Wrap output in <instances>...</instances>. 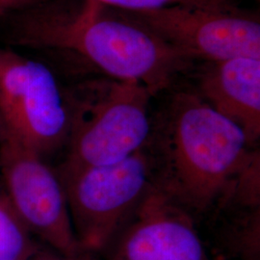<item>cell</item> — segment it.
Listing matches in <instances>:
<instances>
[{
  "instance_id": "obj_1",
  "label": "cell",
  "mask_w": 260,
  "mask_h": 260,
  "mask_svg": "<svg viewBox=\"0 0 260 260\" xmlns=\"http://www.w3.org/2000/svg\"><path fill=\"white\" fill-rule=\"evenodd\" d=\"M15 40L75 52L113 80L135 81L154 95L193 60L139 22L93 0L79 8L47 0L14 13Z\"/></svg>"
},
{
  "instance_id": "obj_2",
  "label": "cell",
  "mask_w": 260,
  "mask_h": 260,
  "mask_svg": "<svg viewBox=\"0 0 260 260\" xmlns=\"http://www.w3.org/2000/svg\"><path fill=\"white\" fill-rule=\"evenodd\" d=\"M148 145L154 187L183 208L204 210L230 194L255 157L244 131L199 93L181 92Z\"/></svg>"
},
{
  "instance_id": "obj_3",
  "label": "cell",
  "mask_w": 260,
  "mask_h": 260,
  "mask_svg": "<svg viewBox=\"0 0 260 260\" xmlns=\"http://www.w3.org/2000/svg\"><path fill=\"white\" fill-rule=\"evenodd\" d=\"M69 93L72 121L65 164H112L147 147L153 95L147 87L110 79L80 85Z\"/></svg>"
},
{
  "instance_id": "obj_4",
  "label": "cell",
  "mask_w": 260,
  "mask_h": 260,
  "mask_svg": "<svg viewBox=\"0 0 260 260\" xmlns=\"http://www.w3.org/2000/svg\"><path fill=\"white\" fill-rule=\"evenodd\" d=\"M146 148L112 164L63 163L56 171L85 253L104 250L153 188L152 161Z\"/></svg>"
},
{
  "instance_id": "obj_5",
  "label": "cell",
  "mask_w": 260,
  "mask_h": 260,
  "mask_svg": "<svg viewBox=\"0 0 260 260\" xmlns=\"http://www.w3.org/2000/svg\"><path fill=\"white\" fill-rule=\"evenodd\" d=\"M0 118L14 136L45 158L67 145L70 93L47 66L0 47Z\"/></svg>"
},
{
  "instance_id": "obj_6",
  "label": "cell",
  "mask_w": 260,
  "mask_h": 260,
  "mask_svg": "<svg viewBox=\"0 0 260 260\" xmlns=\"http://www.w3.org/2000/svg\"><path fill=\"white\" fill-rule=\"evenodd\" d=\"M0 176L10 204L31 234L56 252L81 260L85 252L58 173L6 127L0 139Z\"/></svg>"
},
{
  "instance_id": "obj_7",
  "label": "cell",
  "mask_w": 260,
  "mask_h": 260,
  "mask_svg": "<svg viewBox=\"0 0 260 260\" xmlns=\"http://www.w3.org/2000/svg\"><path fill=\"white\" fill-rule=\"evenodd\" d=\"M118 11L192 59L211 63L238 57L260 58L259 20L234 8L171 6Z\"/></svg>"
},
{
  "instance_id": "obj_8",
  "label": "cell",
  "mask_w": 260,
  "mask_h": 260,
  "mask_svg": "<svg viewBox=\"0 0 260 260\" xmlns=\"http://www.w3.org/2000/svg\"><path fill=\"white\" fill-rule=\"evenodd\" d=\"M132 217L110 260H210L185 208L156 187Z\"/></svg>"
},
{
  "instance_id": "obj_9",
  "label": "cell",
  "mask_w": 260,
  "mask_h": 260,
  "mask_svg": "<svg viewBox=\"0 0 260 260\" xmlns=\"http://www.w3.org/2000/svg\"><path fill=\"white\" fill-rule=\"evenodd\" d=\"M200 95L241 128L249 145L260 136V58L211 62L200 79Z\"/></svg>"
},
{
  "instance_id": "obj_10",
  "label": "cell",
  "mask_w": 260,
  "mask_h": 260,
  "mask_svg": "<svg viewBox=\"0 0 260 260\" xmlns=\"http://www.w3.org/2000/svg\"><path fill=\"white\" fill-rule=\"evenodd\" d=\"M40 249L0 185V260H28Z\"/></svg>"
},
{
  "instance_id": "obj_11",
  "label": "cell",
  "mask_w": 260,
  "mask_h": 260,
  "mask_svg": "<svg viewBox=\"0 0 260 260\" xmlns=\"http://www.w3.org/2000/svg\"><path fill=\"white\" fill-rule=\"evenodd\" d=\"M112 9L121 11H144L171 6L233 8L230 0H93Z\"/></svg>"
},
{
  "instance_id": "obj_12",
  "label": "cell",
  "mask_w": 260,
  "mask_h": 260,
  "mask_svg": "<svg viewBox=\"0 0 260 260\" xmlns=\"http://www.w3.org/2000/svg\"><path fill=\"white\" fill-rule=\"evenodd\" d=\"M47 0H0V16L12 15Z\"/></svg>"
},
{
  "instance_id": "obj_13",
  "label": "cell",
  "mask_w": 260,
  "mask_h": 260,
  "mask_svg": "<svg viewBox=\"0 0 260 260\" xmlns=\"http://www.w3.org/2000/svg\"><path fill=\"white\" fill-rule=\"evenodd\" d=\"M28 260H79L75 258H71L65 255H62L58 252H51V251H46L42 249L32 255Z\"/></svg>"
},
{
  "instance_id": "obj_14",
  "label": "cell",
  "mask_w": 260,
  "mask_h": 260,
  "mask_svg": "<svg viewBox=\"0 0 260 260\" xmlns=\"http://www.w3.org/2000/svg\"><path fill=\"white\" fill-rule=\"evenodd\" d=\"M4 129H5V125H4L3 121H2L1 118H0V139H1V137H2V134H3V132H4Z\"/></svg>"
}]
</instances>
